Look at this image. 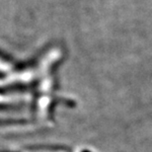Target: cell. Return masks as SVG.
Returning <instances> with one entry per match:
<instances>
[{
    "label": "cell",
    "instance_id": "cell-1",
    "mask_svg": "<svg viewBox=\"0 0 152 152\" xmlns=\"http://www.w3.org/2000/svg\"><path fill=\"white\" fill-rule=\"evenodd\" d=\"M9 67H10V66H9L7 63H5L4 61H1V60H0V70H6V69H8Z\"/></svg>",
    "mask_w": 152,
    "mask_h": 152
}]
</instances>
